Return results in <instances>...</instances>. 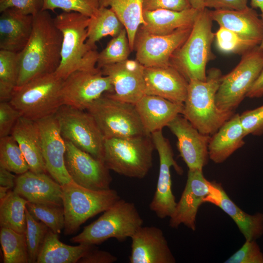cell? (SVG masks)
<instances>
[{
    "mask_svg": "<svg viewBox=\"0 0 263 263\" xmlns=\"http://www.w3.org/2000/svg\"><path fill=\"white\" fill-rule=\"evenodd\" d=\"M240 121L245 136L263 134V105L240 115Z\"/></svg>",
    "mask_w": 263,
    "mask_h": 263,
    "instance_id": "43",
    "label": "cell"
},
{
    "mask_svg": "<svg viewBox=\"0 0 263 263\" xmlns=\"http://www.w3.org/2000/svg\"><path fill=\"white\" fill-rule=\"evenodd\" d=\"M147 134L162 130L177 115L182 114L184 104L164 98L145 94L135 104Z\"/></svg>",
    "mask_w": 263,
    "mask_h": 263,
    "instance_id": "24",
    "label": "cell"
},
{
    "mask_svg": "<svg viewBox=\"0 0 263 263\" xmlns=\"http://www.w3.org/2000/svg\"><path fill=\"white\" fill-rule=\"evenodd\" d=\"M192 28L179 29L166 35L152 34L139 28L134 46L136 59L145 67L171 65L172 55L187 39Z\"/></svg>",
    "mask_w": 263,
    "mask_h": 263,
    "instance_id": "14",
    "label": "cell"
},
{
    "mask_svg": "<svg viewBox=\"0 0 263 263\" xmlns=\"http://www.w3.org/2000/svg\"><path fill=\"white\" fill-rule=\"evenodd\" d=\"M9 189L8 188L0 186V201L3 200L6 196Z\"/></svg>",
    "mask_w": 263,
    "mask_h": 263,
    "instance_id": "53",
    "label": "cell"
},
{
    "mask_svg": "<svg viewBox=\"0 0 263 263\" xmlns=\"http://www.w3.org/2000/svg\"><path fill=\"white\" fill-rule=\"evenodd\" d=\"M154 149L150 135L105 138L103 161L110 170L142 179L152 168Z\"/></svg>",
    "mask_w": 263,
    "mask_h": 263,
    "instance_id": "5",
    "label": "cell"
},
{
    "mask_svg": "<svg viewBox=\"0 0 263 263\" xmlns=\"http://www.w3.org/2000/svg\"><path fill=\"white\" fill-rule=\"evenodd\" d=\"M99 6L111 8L125 28L131 51L139 27L145 24L142 0H98Z\"/></svg>",
    "mask_w": 263,
    "mask_h": 263,
    "instance_id": "31",
    "label": "cell"
},
{
    "mask_svg": "<svg viewBox=\"0 0 263 263\" xmlns=\"http://www.w3.org/2000/svg\"><path fill=\"white\" fill-rule=\"evenodd\" d=\"M259 47L261 50L263 51V37L260 45H259Z\"/></svg>",
    "mask_w": 263,
    "mask_h": 263,
    "instance_id": "54",
    "label": "cell"
},
{
    "mask_svg": "<svg viewBox=\"0 0 263 263\" xmlns=\"http://www.w3.org/2000/svg\"><path fill=\"white\" fill-rule=\"evenodd\" d=\"M16 178L12 172L0 166V186L10 189L15 187Z\"/></svg>",
    "mask_w": 263,
    "mask_h": 263,
    "instance_id": "50",
    "label": "cell"
},
{
    "mask_svg": "<svg viewBox=\"0 0 263 263\" xmlns=\"http://www.w3.org/2000/svg\"><path fill=\"white\" fill-rule=\"evenodd\" d=\"M0 13V49L19 53L30 38L34 17L14 8Z\"/></svg>",
    "mask_w": 263,
    "mask_h": 263,
    "instance_id": "25",
    "label": "cell"
},
{
    "mask_svg": "<svg viewBox=\"0 0 263 263\" xmlns=\"http://www.w3.org/2000/svg\"><path fill=\"white\" fill-rule=\"evenodd\" d=\"M110 78L100 69L94 71H76L64 80L61 90L63 105L86 110L105 93H113Z\"/></svg>",
    "mask_w": 263,
    "mask_h": 263,
    "instance_id": "13",
    "label": "cell"
},
{
    "mask_svg": "<svg viewBox=\"0 0 263 263\" xmlns=\"http://www.w3.org/2000/svg\"><path fill=\"white\" fill-rule=\"evenodd\" d=\"M103 212L70 241L91 245L100 244L111 238L122 242L131 238L143 226V220L132 202L120 199Z\"/></svg>",
    "mask_w": 263,
    "mask_h": 263,
    "instance_id": "6",
    "label": "cell"
},
{
    "mask_svg": "<svg viewBox=\"0 0 263 263\" xmlns=\"http://www.w3.org/2000/svg\"><path fill=\"white\" fill-rule=\"evenodd\" d=\"M26 228L25 235L29 263H36L40 248L43 243L49 227L43 222H38L25 209Z\"/></svg>",
    "mask_w": 263,
    "mask_h": 263,
    "instance_id": "40",
    "label": "cell"
},
{
    "mask_svg": "<svg viewBox=\"0 0 263 263\" xmlns=\"http://www.w3.org/2000/svg\"><path fill=\"white\" fill-rule=\"evenodd\" d=\"M62 35L60 64L55 72L65 80L76 71L97 70L98 53L86 43L90 18L75 12H63L54 18Z\"/></svg>",
    "mask_w": 263,
    "mask_h": 263,
    "instance_id": "2",
    "label": "cell"
},
{
    "mask_svg": "<svg viewBox=\"0 0 263 263\" xmlns=\"http://www.w3.org/2000/svg\"><path fill=\"white\" fill-rule=\"evenodd\" d=\"M191 8L194 9L202 10L204 9V1L205 0H188Z\"/></svg>",
    "mask_w": 263,
    "mask_h": 263,
    "instance_id": "52",
    "label": "cell"
},
{
    "mask_svg": "<svg viewBox=\"0 0 263 263\" xmlns=\"http://www.w3.org/2000/svg\"><path fill=\"white\" fill-rule=\"evenodd\" d=\"M205 202L214 204L229 215L237 225L245 240H256L263 234V213H246L228 197L221 184L212 182Z\"/></svg>",
    "mask_w": 263,
    "mask_h": 263,
    "instance_id": "23",
    "label": "cell"
},
{
    "mask_svg": "<svg viewBox=\"0 0 263 263\" xmlns=\"http://www.w3.org/2000/svg\"><path fill=\"white\" fill-rule=\"evenodd\" d=\"M13 191L30 203L63 206L61 185L46 173L19 175Z\"/></svg>",
    "mask_w": 263,
    "mask_h": 263,
    "instance_id": "22",
    "label": "cell"
},
{
    "mask_svg": "<svg viewBox=\"0 0 263 263\" xmlns=\"http://www.w3.org/2000/svg\"><path fill=\"white\" fill-rule=\"evenodd\" d=\"M43 0H0V12L14 8L24 14L35 16L42 11Z\"/></svg>",
    "mask_w": 263,
    "mask_h": 263,
    "instance_id": "45",
    "label": "cell"
},
{
    "mask_svg": "<svg viewBox=\"0 0 263 263\" xmlns=\"http://www.w3.org/2000/svg\"><path fill=\"white\" fill-rule=\"evenodd\" d=\"M250 5L254 9H259L260 10V17L263 20V0H251Z\"/></svg>",
    "mask_w": 263,
    "mask_h": 263,
    "instance_id": "51",
    "label": "cell"
},
{
    "mask_svg": "<svg viewBox=\"0 0 263 263\" xmlns=\"http://www.w3.org/2000/svg\"><path fill=\"white\" fill-rule=\"evenodd\" d=\"M263 69V51L259 46L244 54L237 65L222 77L215 96L217 107L234 112Z\"/></svg>",
    "mask_w": 263,
    "mask_h": 263,
    "instance_id": "10",
    "label": "cell"
},
{
    "mask_svg": "<svg viewBox=\"0 0 263 263\" xmlns=\"http://www.w3.org/2000/svg\"><path fill=\"white\" fill-rule=\"evenodd\" d=\"M41 139L42 154L47 172L63 185L72 181L66 169V141L63 137L55 114L37 121Z\"/></svg>",
    "mask_w": 263,
    "mask_h": 263,
    "instance_id": "17",
    "label": "cell"
},
{
    "mask_svg": "<svg viewBox=\"0 0 263 263\" xmlns=\"http://www.w3.org/2000/svg\"><path fill=\"white\" fill-rule=\"evenodd\" d=\"M30 38L19 52L16 89L41 75L55 72L61 60L62 35L47 10L34 16Z\"/></svg>",
    "mask_w": 263,
    "mask_h": 263,
    "instance_id": "1",
    "label": "cell"
},
{
    "mask_svg": "<svg viewBox=\"0 0 263 263\" xmlns=\"http://www.w3.org/2000/svg\"><path fill=\"white\" fill-rule=\"evenodd\" d=\"M27 202L14 191L10 190L6 196L0 201V227H7L19 233H25Z\"/></svg>",
    "mask_w": 263,
    "mask_h": 263,
    "instance_id": "33",
    "label": "cell"
},
{
    "mask_svg": "<svg viewBox=\"0 0 263 263\" xmlns=\"http://www.w3.org/2000/svg\"><path fill=\"white\" fill-rule=\"evenodd\" d=\"M99 7L98 0H43L42 10L54 11L58 8L63 12H77L92 18Z\"/></svg>",
    "mask_w": 263,
    "mask_h": 263,
    "instance_id": "41",
    "label": "cell"
},
{
    "mask_svg": "<svg viewBox=\"0 0 263 263\" xmlns=\"http://www.w3.org/2000/svg\"><path fill=\"white\" fill-rule=\"evenodd\" d=\"M124 27L114 12L108 7H100L96 15L90 18L86 43L96 49L95 43L102 38L116 36Z\"/></svg>",
    "mask_w": 263,
    "mask_h": 263,
    "instance_id": "32",
    "label": "cell"
},
{
    "mask_svg": "<svg viewBox=\"0 0 263 263\" xmlns=\"http://www.w3.org/2000/svg\"><path fill=\"white\" fill-rule=\"evenodd\" d=\"M245 136L240 114L234 113L210 136L208 147L209 159L216 164L223 163L244 145Z\"/></svg>",
    "mask_w": 263,
    "mask_h": 263,
    "instance_id": "28",
    "label": "cell"
},
{
    "mask_svg": "<svg viewBox=\"0 0 263 263\" xmlns=\"http://www.w3.org/2000/svg\"><path fill=\"white\" fill-rule=\"evenodd\" d=\"M159 159V170L156 188L149 207L160 219L169 217L177 204L172 193L170 169L181 175L183 170L174 159V154L169 140L157 131L150 135Z\"/></svg>",
    "mask_w": 263,
    "mask_h": 263,
    "instance_id": "12",
    "label": "cell"
},
{
    "mask_svg": "<svg viewBox=\"0 0 263 263\" xmlns=\"http://www.w3.org/2000/svg\"><path fill=\"white\" fill-rule=\"evenodd\" d=\"M66 144L65 165L72 181L92 190L110 189L112 177L103 161L69 141H66Z\"/></svg>",
    "mask_w": 263,
    "mask_h": 263,
    "instance_id": "15",
    "label": "cell"
},
{
    "mask_svg": "<svg viewBox=\"0 0 263 263\" xmlns=\"http://www.w3.org/2000/svg\"><path fill=\"white\" fill-rule=\"evenodd\" d=\"M61 187L65 235L76 232L87 220L105 211L121 199L116 190L111 188L92 190L73 181Z\"/></svg>",
    "mask_w": 263,
    "mask_h": 263,
    "instance_id": "8",
    "label": "cell"
},
{
    "mask_svg": "<svg viewBox=\"0 0 263 263\" xmlns=\"http://www.w3.org/2000/svg\"><path fill=\"white\" fill-rule=\"evenodd\" d=\"M19 75V53L0 49V100L9 101Z\"/></svg>",
    "mask_w": 263,
    "mask_h": 263,
    "instance_id": "34",
    "label": "cell"
},
{
    "mask_svg": "<svg viewBox=\"0 0 263 263\" xmlns=\"http://www.w3.org/2000/svg\"><path fill=\"white\" fill-rule=\"evenodd\" d=\"M205 81L188 82L182 115L201 133L212 135L235 113L219 109L215 96L223 76L221 71L213 68L207 71Z\"/></svg>",
    "mask_w": 263,
    "mask_h": 263,
    "instance_id": "3",
    "label": "cell"
},
{
    "mask_svg": "<svg viewBox=\"0 0 263 263\" xmlns=\"http://www.w3.org/2000/svg\"><path fill=\"white\" fill-rule=\"evenodd\" d=\"M131 238L130 263H176L164 233L160 228L142 226Z\"/></svg>",
    "mask_w": 263,
    "mask_h": 263,
    "instance_id": "20",
    "label": "cell"
},
{
    "mask_svg": "<svg viewBox=\"0 0 263 263\" xmlns=\"http://www.w3.org/2000/svg\"><path fill=\"white\" fill-rule=\"evenodd\" d=\"M225 263H263V254L255 240H246Z\"/></svg>",
    "mask_w": 263,
    "mask_h": 263,
    "instance_id": "42",
    "label": "cell"
},
{
    "mask_svg": "<svg viewBox=\"0 0 263 263\" xmlns=\"http://www.w3.org/2000/svg\"><path fill=\"white\" fill-rule=\"evenodd\" d=\"M0 242L3 263H29L25 233H19L7 227H0Z\"/></svg>",
    "mask_w": 263,
    "mask_h": 263,
    "instance_id": "35",
    "label": "cell"
},
{
    "mask_svg": "<svg viewBox=\"0 0 263 263\" xmlns=\"http://www.w3.org/2000/svg\"><path fill=\"white\" fill-rule=\"evenodd\" d=\"M63 81L55 72L41 75L16 89L9 102L22 116L34 121L55 114L63 105Z\"/></svg>",
    "mask_w": 263,
    "mask_h": 263,
    "instance_id": "7",
    "label": "cell"
},
{
    "mask_svg": "<svg viewBox=\"0 0 263 263\" xmlns=\"http://www.w3.org/2000/svg\"><path fill=\"white\" fill-rule=\"evenodd\" d=\"M55 115L66 141L103 161L105 139L90 113L86 110L62 105Z\"/></svg>",
    "mask_w": 263,
    "mask_h": 263,
    "instance_id": "11",
    "label": "cell"
},
{
    "mask_svg": "<svg viewBox=\"0 0 263 263\" xmlns=\"http://www.w3.org/2000/svg\"><path fill=\"white\" fill-rule=\"evenodd\" d=\"M20 147L29 167L37 173H47L42 154L41 139L37 121L21 116L11 132Z\"/></svg>",
    "mask_w": 263,
    "mask_h": 263,
    "instance_id": "26",
    "label": "cell"
},
{
    "mask_svg": "<svg viewBox=\"0 0 263 263\" xmlns=\"http://www.w3.org/2000/svg\"><path fill=\"white\" fill-rule=\"evenodd\" d=\"M167 127L176 136L180 155L188 170H203L209 159L208 147L210 136L199 132L181 114Z\"/></svg>",
    "mask_w": 263,
    "mask_h": 263,
    "instance_id": "16",
    "label": "cell"
},
{
    "mask_svg": "<svg viewBox=\"0 0 263 263\" xmlns=\"http://www.w3.org/2000/svg\"><path fill=\"white\" fill-rule=\"evenodd\" d=\"M200 11L193 8L181 11H143L145 24L139 28L154 35L170 34L177 29L192 26Z\"/></svg>",
    "mask_w": 263,
    "mask_h": 263,
    "instance_id": "29",
    "label": "cell"
},
{
    "mask_svg": "<svg viewBox=\"0 0 263 263\" xmlns=\"http://www.w3.org/2000/svg\"><path fill=\"white\" fill-rule=\"evenodd\" d=\"M263 96V69L248 92L246 97L254 98Z\"/></svg>",
    "mask_w": 263,
    "mask_h": 263,
    "instance_id": "49",
    "label": "cell"
},
{
    "mask_svg": "<svg viewBox=\"0 0 263 263\" xmlns=\"http://www.w3.org/2000/svg\"><path fill=\"white\" fill-rule=\"evenodd\" d=\"M248 0H205V8L213 10H239L247 7Z\"/></svg>",
    "mask_w": 263,
    "mask_h": 263,
    "instance_id": "48",
    "label": "cell"
},
{
    "mask_svg": "<svg viewBox=\"0 0 263 263\" xmlns=\"http://www.w3.org/2000/svg\"><path fill=\"white\" fill-rule=\"evenodd\" d=\"M86 111L94 117L104 139L148 135L135 105L114 98L108 93L94 101Z\"/></svg>",
    "mask_w": 263,
    "mask_h": 263,
    "instance_id": "9",
    "label": "cell"
},
{
    "mask_svg": "<svg viewBox=\"0 0 263 263\" xmlns=\"http://www.w3.org/2000/svg\"><path fill=\"white\" fill-rule=\"evenodd\" d=\"M210 14L212 20L220 26L261 43L263 37V20L251 7L239 10H210Z\"/></svg>",
    "mask_w": 263,
    "mask_h": 263,
    "instance_id": "27",
    "label": "cell"
},
{
    "mask_svg": "<svg viewBox=\"0 0 263 263\" xmlns=\"http://www.w3.org/2000/svg\"><path fill=\"white\" fill-rule=\"evenodd\" d=\"M215 38L218 49L225 53L243 55L260 44L222 26L215 33Z\"/></svg>",
    "mask_w": 263,
    "mask_h": 263,
    "instance_id": "38",
    "label": "cell"
},
{
    "mask_svg": "<svg viewBox=\"0 0 263 263\" xmlns=\"http://www.w3.org/2000/svg\"><path fill=\"white\" fill-rule=\"evenodd\" d=\"M94 245L75 246L59 241L58 234L49 229L40 248L36 263H77Z\"/></svg>",
    "mask_w": 263,
    "mask_h": 263,
    "instance_id": "30",
    "label": "cell"
},
{
    "mask_svg": "<svg viewBox=\"0 0 263 263\" xmlns=\"http://www.w3.org/2000/svg\"><path fill=\"white\" fill-rule=\"evenodd\" d=\"M145 67L136 59H127L100 69L113 87L111 97L135 104L145 94Z\"/></svg>",
    "mask_w": 263,
    "mask_h": 263,
    "instance_id": "18",
    "label": "cell"
},
{
    "mask_svg": "<svg viewBox=\"0 0 263 263\" xmlns=\"http://www.w3.org/2000/svg\"><path fill=\"white\" fill-rule=\"evenodd\" d=\"M131 51L127 31L124 28L98 53L96 67L100 69L105 66L125 61L128 59Z\"/></svg>",
    "mask_w": 263,
    "mask_h": 263,
    "instance_id": "37",
    "label": "cell"
},
{
    "mask_svg": "<svg viewBox=\"0 0 263 263\" xmlns=\"http://www.w3.org/2000/svg\"><path fill=\"white\" fill-rule=\"evenodd\" d=\"M26 208L36 220L44 223L54 233L59 234L64 229V211L63 206L27 202Z\"/></svg>",
    "mask_w": 263,
    "mask_h": 263,
    "instance_id": "39",
    "label": "cell"
},
{
    "mask_svg": "<svg viewBox=\"0 0 263 263\" xmlns=\"http://www.w3.org/2000/svg\"><path fill=\"white\" fill-rule=\"evenodd\" d=\"M21 113L9 101L0 103V138L11 135Z\"/></svg>",
    "mask_w": 263,
    "mask_h": 263,
    "instance_id": "44",
    "label": "cell"
},
{
    "mask_svg": "<svg viewBox=\"0 0 263 263\" xmlns=\"http://www.w3.org/2000/svg\"><path fill=\"white\" fill-rule=\"evenodd\" d=\"M143 11L167 9L181 11L191 8L188 0H142Z\"/></svg>",
    "mask_w": 263,
    "mask_h": 263,
    "instance_id": "46",
    "label": "cell"
},
{
    "mask_svg": "<svg viewBox=\"0 0 263 263\" xmlns=\"http://www.w3.org/2000/svg\"><path fill=\"white\" fill-rule=\"evenodd\" d=\"M212 182L204 176L203 170H188L185 187L181 198L169 217V226L177 228L183 224L194 231L196 217L200 206L209 194Z\"/></svg>",
    "mask_w": 263,
    "mask_h": 263,
    "instance_id": "19",
    "label": "cell"
},
{
    "mask_svg": "<svg viewBox=\"0 0 263 263\" xmlns=\"http://www.w3.org/2000/svg\"><path fill=\"white\" fill-rule=\"evenodd\" d=\"M145 94L160 96L184 104L188 82L172 65L145 67Z\"/></svg>",
    "mask_w": 263,
    "mask_h": 263,
    "instance_id": "21",
    "label": "cell"
},
{
    "mask_svg": "<svg viewBox=\"0 0 263 263\" xmlns=\"http://www.w3.org/2000/svg\"><path fill=\"white\" fill-rule=\"evenodd\" d=\"M0 166L18 175L29 170L20 147L11 135L0 138Z\"/></svg>",
    "mask_w": 263,
    "mask_h": 263,
    "instance_id": "36",
    "label": "cell"
},
{
    "mask_svg": "<svg viewBox=\"0 0 263 263\" xmlns=\"http://www.w3.org/2000/svg\"><path fill=\"white\" fill-rule=\"evenodd\" d=\"M209 9L201 10L186 41L174 52L170 63L189 82L207 79V63L214 59L211 45L215 38Z\"/></svg>",
    "mask_w": 263,
    "mask_h": 263,
    "instance_id": "4",
    "label": "cell"
},
{
    "mask_svg": "<svg viewBox=\"0 0 263 263\" xmlns=\"http://www.w3.org/2000/svg\"><path fill=\"white\" fill-rule=\"evenodd\" d=\"M117 258L111 253L95 248L94 246L78 261V263H113Z\"/></svg>",
    "mask_w": 263,
    "mask_h": 263,
    "instance_id": "47",
    "label": "cell"
}]
</instances>
